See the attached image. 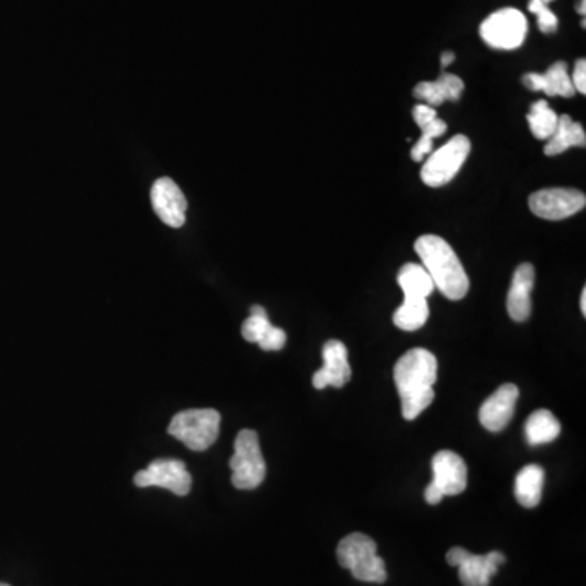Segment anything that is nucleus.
Wrapping results in <instances>:
<instances>
[{
  "label": "nucleus",
  "mask_w": 586,
  "mask_h": 586,
  "mask_svg": "<svg viewBox=\"0 0 586 586\" xmlns=\"http://www.w3.org/2000/svg\"><path fill=\"white\" fill-rule=\"evenodd\" d=\"M437 357L427 349H411L394 365V383L406 420H414L432 404L437 381Z\"/></svg>",
  "instance_id": "obj_1"
},
{
  "label": "nucleus",
  "mask_w": 586,
  "mask_h": 586,
  "mask_svg": "<svg viewBox=\"0 0 586 586\" xmlns=\"http://www.w3.org/2000/svg\"><path fill=\"white\" fill-rule=\"evenodd\" d=\"M416 253L425 271L432 277L435 289L450 300L466 297L469 290L468 274L447 241L437 235H424L416 241Z\"/></svg>",
  "instance_id": "obj_2"
},
{
  "label": "nucleus",
  "mask_w": 586,
  "mask_h": 586,
  "mask_svg": "<svg viewBox=\"0 0 586 586\" xmlns=\"http://www.w3.org/2000/svg\"><path fill=\"white\" fill-rule=\"evenodd\" d=\"M337 560L359 582H386L385 562L377 554V543L367 534L352 533L342 539L337 546Z\"/></svg>",
  "instance_id": "obj_3"
},
{
  "label": "nucleus",
  "mask_w": 586,
  "mask_h": 586,
  "mask_svg": "<svg viewBox=\"0 0 586 586\" xmlns=\"http://www.w3.org/2000/svg\"><path fill=\"white\" fill-rule=\"evenodd\" d=\"M220 414L215 409H188L171 419L168 433L189 450L206 451L219 438Z\"/></svg>",
  "instance_id": "obj_4"
},
{
  "label": "nucleus",
  "mask_w": 586,
  "mask_h": 586,
  "mask_svg": "<svg viewBox=\"0 0 586 586\" xmlns=\"http://www.w3.org/2000/svg\"><path fill=\"white\" fill-rule=\"evenodd\" d=\"M233 486L240 490H253L261 486L266 477V461L259 447L258 433L245 429L235 440V453L230 460Z\"/></svg>",
  "instance_id": "obj_5"
},
{
  "label": "nucleus",
  "mask_w": 586,
  "mask_h": 586,
  "mask_svg": "<svg viewBox=\"0 0 586 586\" xmlns=\"http://www.w3.org/2000/svg\"><path fill=\"white\" fill-rule=\"evenodd\" d=\"M471 152V140L463 134L448 140L447 144L432 152L420 170V178L430 188H440L453 181Z\"/></svg>",
  "instance_id": "obj_6"
},
{
  "label": "nucleus",
  "mask_w": 586,
  "mask_h": 586,
  "mask_svg": "<svg viewBox=\"0 0 586 586\" xmlns=\"http://www.w3.org/2000/svg\"><path fill=\"white\" fill-rule=\"evenodd\" d=\"M528 22L517 9L497 10L481 25L482 40L489 46L503 51H512L525 43Z\"/></svg>",
  "instance_id": "obj_7"
},
{
  "label": "nucleus",
  "mask_w": 586,
  "mask_h": 586,
  "mask_svg": "<svg viewBox=\"0 0 586 586\" xmlns=\"http://www.w3.org/2000/svg\"><path fill=\"white\" fill-rule=\"evenodd\" d=\"M586 196L577 189L551 188L531 194L530 209L546 220H564L585 209Z\"/></svg>",
  "instance_id": "obj_8"
},
{
  "label": "nucleus",
  "mask_w": 586,
  "mask_h": 586,
  "mask_svg": "<svg viewBox=\"0 0 586 586\" xmlns=\"http://www.w3.org/2000/svg\"><path fill=\"white\" fill-rule=\"evenodd\" d=\"M137 487H163L173 494H189L191 490V474L188 473L186 464L180 460H157L150 464L149 468L142 469L134 477Z\"/></svg>",
  "instance_id": "obj_9"
},
{
  "label": "nucleus",
  "mask_w": 586,
  "mask_h": 586,
  "mask_svg": "<svg viewBox=\"0 0 586 586\" xmlns=\"http://www.w3.org/2000/svg\"><path fill=\"white\" fill-rule=\"evenodd\" d=\"M150 199H152L155 214L160 217L163 224L173 228L183 227L186 222L188 201L175 181L170 178H160L155 181Z\"/></svg>",
  "instance_id": "obj_10"
},
{
  "label": "nucleus",
  "mask_w": 586,
  "mask_h": 586,
  "mask_svg": "<svg viewBox=\"0 0 586 586\" xmlns=\"http://www.w3.org/2000/svg\"><path fill=\"white\" fill-rule=\"evenodd\" d=\"M432 486L445 495H460L468 486V468L455 451H438L432 460Z\"/></svg>",
  "instance_id": "obj_11"
},
{
  "label": "nucleus",
  "mask_w": 586,
  "mask_h": 586,
  "mask_svg": "<svg viewBox=\"0 0 586 586\" xmlns=\"http://www.w3.org/2000/svg\"><path fill=\"white\" fill-rule=\"evenodd\" d=\"M323 368L313 375V386L324 390L328 386L342 388L352 377V368L347 360V347L337 339H331L323 347Z\"/></svg>",
  "instance_id": "obj_12"
},
{
  "label": "nucleus",
  "mask_w": 586,
  "mask_h": 586,
  "mask_svg": "<svg viewBox=\"0 0 586 586\" xmlns=\"http://www.w3.org/2000/svg\"><path fill=\"white\" fill-rule=\"evenodd\" d=\"M518 394L520 391L513 383L500 386L499 390L487 398L481 406L479 420L482 427L489 432H502L503 429H507L517 406Z\"/></svg>",
  "instance_id": "obj_13"
},
{
  "label": "nucleus",
  "mask_w": 586,
  "mask_h": 586,
  "mask_svg": "<svg viewBox=\"0 0 586 586\" xmlns=\"http://www.w3.org/2000/svg\"><path fill=\"white\" fill-rule=\"evenodd\" d=\"M534 285V267L520 264L513 274L512 287L508 292L507 310L513 321L523 323L531 315V290Z\"/></svg>",
  "instance_id": "obj_14"
},
{
  "label": "nucleus",
  "mask_w": 586,
  "mask_h": 586,
  "mask_svg": "<svg viewBox=\"0 0 586 586\" xmlns=\"http://www.w3.org/2000/svg\"><path fill=\"white\" fill-rule=\"evenodd\" d=\"M523 84L533 92L546 93L547 97L572 98L577 93L565 62H556L547 69L546 74H526Z\"/></svg>",
  "instance_id": "obj_15"
},
{
  "label": "nucleus",
  "mask_w": 586,
  "mask_h": 586,
  "mask_svg": "<svg viewBox=\"0 0 586 586\" xmlns=\"http://www.w3.org/2000/svg\"><path fill=\"white\" fill-rule=\"evenodd\" d=\"M503 562L505 556L502 552L492 551L486 556H476L468 552V556L458 565L461 583L464 586H489L490 578L494 577Z\"/></svg>",
  "instance_id": "obj_16"
},
{
  "label": "nucleus",
  "mask_w": 586,
  "mask_h": 586,
  "mask_svg": "<svg viewBox=\"0 0 586 586\" xmlns=\"http://www.w3.org/2000/svg\"><path fill=\"white\" fill-rule=\"evenodd\" d=\"M464 82L455 74H442L435 82H422L414 88V97L425 105L440 106L445 101H458L463 95Z\"/></svg>",
  "instance_id": "obj_17"
},
{
  "label": "nucleus",
  "mask_w": 586,
  "mask_h": 586,
  "mask_svg": "<svg viewBox=\"0 0 586 586\" xmlns=\"http://www.w3.org/2000/svg\"><path fill=\"white\" fill-rule=\"evenodd\" d=\"M585 145L586 134L582 124L575 123L569 114H564V116H559L556 132L547 139L544 154L547 157H554L570 147H585Z\"/></svg>",
  "instance_id": "obj_18"
},
{
  "label": "nucleus",
  "mask_w": 586,
  "mask_h": 586,
  "mask_svg": "<svg viewBox=\"0 0 586 586\" xmlns=\"http://www.w3.org/2000/svg\"><path fill=\"white\" fill-rule=\"evenodd\" d=\"M544 469L530 464L521 469L515 479V497L521 507L534 508L543 497Z\"/></svg>",
  "instance_id": "obj_19"
},
{
  "label": "nucleus",
  "mask_w": 586,
  "mask_h": 586,
  "mask_svg": "<svg viewBox=\"0 0 586 586\" xmlns=\"http://www.w3.org/2000/svg\"><path fill=\"white\" fill-rule=\"evenodd\" d=\"M526 438L530 445H546L560 435V424L551 411L539 409L533 412L525 425Z\"/></svg>",
  "instance_id": "obj_20"
},
{
  "label": "nucleus",
  "mask_w": 586,
  "mask_h": 586,
  "mask_svg": "<svg viewBox=\"0 0 586 586\" xmlns=\"http://www.w3.org/2000/svg\"><path fill=\"white\" fill-rule=\"evenodd\" d=\"M398 284L406 298H427L435 290L432 277L422 264L409 263L398 272Z\"/></svg>",
  "instance_id": "obj_21"
},
{
  "label": "nucleus",
  "mask_w": 586,
  "mask_h": 586,
  "mask_svg": "<svg viewBox=\"0 0 586 586\" xmlns=\"http://www.w3.org/2000/svg\"><path fill=\"white\" fill-rule=\"evenodd\" d=\"M429 320L427 298H406L398 310L394 311L393 321L403 331H417Z\"/></svg>",
  "instance_id": "obj_22"
},
{
  "label": "nucleus",
  "mask_w": 586,
  "mask_h": 586,
  "mask_svg": "<svg viewBox=\"0 0 586 586\" xmlns=\"http://www.w3.org/2000/svg\"><path fill=\"white\" fill-rule=\"evenodd\" d=\"M526 119L530 123L533 136L539 140L549 139L556 132L557 123H559L556 111L552 110L551 106L547 105V101L544 100L536 101L531 105L530 113Z\"/></svg>",
  "instance_id": "obj_23"
},
{
  "label": "nucleus",
  "mask_w": 586,
  "mask_h": 586,
  "mask_svg": "<svg viewBox=\"0 0 586 586\" xmlns=\"http://www.w3.org/2000/svg\"><path fill=\"white\" fill-rule=\"evenodd\" d=\"M448 126L442 119H433L432 123L422 127V136L417 140L416 145L412 147L411 157L414 162H424L427 155L432 154L433 139L440 137L447 132Z\"/></svg>",
  "instance_id": "obj_24"
},
{
  "label": "nucleus",
  "mask_w": 586,
  "mask_h": 586,
  "mask_svg": "<svg viewBox=\"0 0 586 586\" xmlns=\"http://www.w3.org/2000/svg\"><path fill=\"white\" fill-rule=\"evenodd\" d=\"M271 326L272 324L269 323L266 310H264L263 307L256 305V307L251 308L250 318H248V320L243 323V326H241V334H243L246 341L259 344V341L266 336V333L271 329Z\"/></svg>",
  "instance_id": "obj_25"
},
{
  "label": "nucleus",
  "mask_w": 586,
  "mask_h": 586,
  "mask_svg": "<svg viewBox=\"0 0 586 586\" xmlns=\"http://www.w3.org/2000/svg\"><path fill=\"white\" fill-rule=\"evenodd\" d=\"M528 9H530L531 14L538 17L539 30L546 33V35L556 33L559 20H557L556 14L546 4H543L541 0H530Z\"/></svg>",
  "instance_id": "obj_26"
},
{
  "label": "nucleus",
  "mask_w": 586,
  "mask_h": 586,
  "mask_svg": "<svg viewBox=\"0 0 586 586\" xmlns=\"http://www.w3.org/2000/svg\"><path fill=\"white\" fill-rule=\"evenodd\" d=\"M285 342H287V334L284 329L271 326L266 336L259 341V347L263 350H280L284 349Z\"/></svg>",
  "instance_id": "obj_27"
},
{
  "label": "nucleus",
  "mask_w": 586,
  "mask_h": 586,
  "mask_svg": "<svg viewBox=\"0 0 586 586\" xmlns=\"http://www.w3.org/2000/svg\"><path fill=\"white\" fill-rule=\"evenodd\" d=\"M412 116H414V121H416L417 126L422 129V127L432 123L433 119H437V111L432 106L422 103V105L414 106Z\"/></svg>",
  "instance_id": "obj_28"
},
{
  "label": "nucleus",
  "mask_w": 586,
  "mask_h": 586,
  "mask_svg": "<svg viewBox=\"0 0 586 586\" xmlns=\"http://www.w3.org/2000/svg\"><path fill=\"white\" fill-rule=\"evenodd\" d=\"M572 79L573 88H575V92H580L582 95H586V61L585 59H580L575 64V70H573V75L570 77Z\"/></svg>",
  "instance_id": "obj_29"
},
{
  "label": "nucleus",
  "mask_w": 586,
  "mask_h": 586,
  "mask_svg": "<svg viewBox=\"0 0 586 586\" xmlns=\"http://www.w3.org/2000/svg\"><path fill=\"white\" fill-rule=\"evenodd\" d=\"M468 552L463 547H453L447 554L448 564L453 565V567H458L461 564V560L468 556Z\"/></svg>",
  "instance_id": "obj_30"
},
{
  "label": "nucleus",
  "mask_w": 586,
  "mask_h": 586,
  "mask_svg": "<svg viewBox=\"0 0 586 586\" xmlns=\"http://www.w3.org/2000/svg\"><path fill=\"white\" fill-rule=\"evenodd\" d=\"M455 61V54L451 53V51H447V53L442 54V66L447 67L450 66L451 62Z\"/></svg>",
  "instance_id": "obj_31"
},
{
  "label": "nucleus",
  "mask_w": 586,
  "mask_h": 586,
  "mask_svg": "<svg viewBox=\"0 0 586 586\" xmlns=\"http://www.w3.org/2000/svg\"><path fill=\"white\" fill-rule=\"evenodd\" d=\"M580 308H582L583 316H586V289L582 290V298H580Z\"/></svg>",
  "instance_id": "obj_32"
},
{
  "label": "nucleus",
  "mask_w": 586,
  "mask_h": 586,
  "mask_svg": "<svg viewBox=\"0 0 586 586\" xmlns=\"http://www.w3.org/2000/svg\"><path fill=\"white\" fill-rule=\"evenodd\" d=\"M585 2L586 0H582V2H580V4H578V14H582L585 15Z\"/></svg>",
  "instance_id": "obj_33"
},
{
  "label": "nucleus",
  "mask_w": 586,
  "mask_h": 586,
  "mask_svg": "<svg viewBox=\"0 0 586 586\" xmlns=\"http://www.w3.org/2000/svg\"><path fill=\"white\" fill-rule=\"evenodd\" d=\"M541 2H543V4H551V2H554V0H541Z\"/></svg>",
  "instance_id": "obj_34"
},
{
  "label": "nucleus",
  "mask_w": 586,
  "mask_h": 586,
  "mask_svg": "<svg viewBox=\"0 0 586 586\" xmlns=\"http://www.w3.org/2000/svg\"><path fill=\"white\" fill-rule=\"evenodd\" d=\"M0 586H10V585H7V583H0Z\"/></svg>",
  "instance_id": "obj_35"
}]
</instances>
